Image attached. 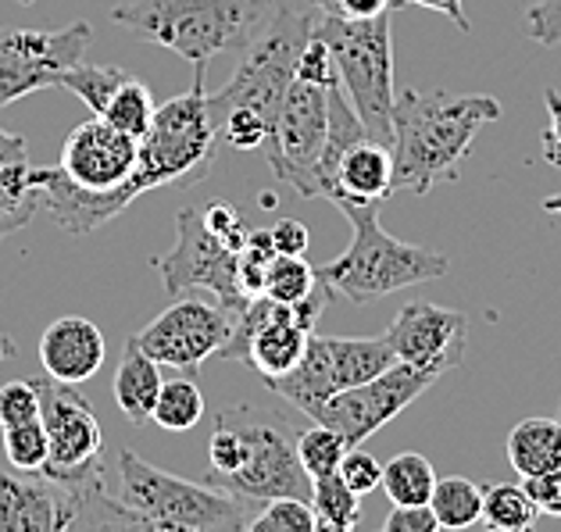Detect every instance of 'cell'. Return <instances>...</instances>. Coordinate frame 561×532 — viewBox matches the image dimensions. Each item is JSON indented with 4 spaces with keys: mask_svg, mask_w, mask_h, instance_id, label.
<instances>
[{
    "mask_svg": "<svg viewBox=\"0 0 561 532\" xmlns=\"http://www.w3.org/2000/svg\"><path fill=\"white\" fill-rule=\"evenodd\" d=\"M479 522L494 532H529L540 522V511L526 494V486L494 483L483 486V514H479Z\"/></svg>",
    "mask_w": 561,
    "mask_h": 532,
    "instance_id": "484cf974",
    "label": "cell"
},
{
    "mask_svg": "<svg viewBox=\"0 0 561 532\" xmlns=\"http://www.w3.org/2000/svg\"><path fill=\"white\" fill-rule=\"evenodd\" d=\"M558 421H561V407H558Z\"/></svg>",
    "mask_w": 561,
    "mask_h": 532,
    "instance_id": "f5cc1de1",
    "label": "cell"
},
{
    "mask_svg": "<svg viewBox=\"0 0 561 532\" xmlns=\"http://www.w3.org/2000/svg\"><path fill=\"white\" fill-rule=\"evenodd\" d=\"M523 486H526V494L533 497V504H537L540 514L561 518V469L540 472V475H526Z\"/></svg>",
    "mask_w": 561,
    "mask_h": 532,
    "instance_id": "7bdbcfd3",
    "label": "cell"
},
{
    "mask_svg": "<svg viewBox=\"0 0 561 532\" xmlns=\"http://www.w3.org/2000/svg\"><path fill=\"white\" fill-rule=\"evenodd\" d=\"M340 211L351 222V247L314 271L347 304L368 308L404 286L436 282L450 271V257L390 236L379 225V204H340Z\"/></svg>",
    "mask_w": 561,
    "mask_h": 532,
    "instance_id": "5b68a950",
    "label": "cell"
},
{
    "mask_svg": "<svg viewBox=\"0 0 561 532\" xmlns=\"http://www.w3.org/2000/svg\"><path fill=\"white\" fill-rule=\"evenodd\" d=\"M204 68L208 65H194V86L186 93L158 104V115L140 140L136 169L118 189L93 194V189L76 186L61 169H36L39 189H44V211L54 225L83 236L118 218L147 189H161L172 183L194 186L208 175L218 132L211 122L208 90H204Z\"/></svg>",
    "mask_w": 561,
    "mask_h": 532,
    "instance_id": "6da1fadb",
    "label": "cell"
},
{
    "mask_svg": "<svg viewBox=\"0 0 561 532\" xmlns=\"http://www.w3.org/2000/svg\"><path fill=\"white\" fill-rule=\"evenodd\" d=\"M19 161H30V143L22 140L19 132L0 129V169H11Z\"/></svg>",
    "mask_w": 561,
    "mask_h": 532,
    "instance_id": "c3c4849f",
    "label": "cell"
},
{
    "mask_svg": "<svg viewBox=\"0 0 561 532\" xmlns=\"http://www.w3.org/2000/svg\"><path fill=\"white\" fill-rule=\"evenodd\" d=\"M294 76H297V79H305V83L336 86V83H340V68H336L333 50L325 47L319 36H308V44L300 47V54H297Z\"/></svg>",
    "mask_w": 561,
    "mask_h": 532,
    "instance_id": "74e56055",
    "label": "cell"
},
{
    "mask_svg": "<svg viewBox=\"0 0 561 532\" xmlns=\"http://www.w3.org/2000/svg\"><path fill=\"white\" fill-rule=\"evenodd\" d=\"M311 11L319 15H333V19H347V22H365L376 15H393V0H308Z\"/></svg>",
    "mask_w": 561,
    "mask_h": 532,
    "instance_id": "b9f144b4",
    "label": "cell"
},
{
    "mask_svg": "<svg viewBox=\"0 0 561 532\" xmlns=\"http://www.w3.org/2000/svg\"><path fill=\"white\" fill-rule=\"evenodd\" d=\"M93 39L90 22L65 30H4L0 33V107L36 90L61 86L65 72L87 58Z\"/></svg>",
    "mask_w": 561,
    "mask_h": 532,
    "instance_id": "5bb4252c",
    "label": "cell"
},
{
    "mask_svg": "<svg viewBox=\"0 0 561 532\" xmlns=\"http://www.w3.org/2000/svg\"><path fill=\"white\" fill-rule=\"evenodd\" d=\"M268 233H272V247H276V254H305L311 243L308 225L300 222V218H279Z\"/></svg>",
    "mask_w": 561,
    "mask_h": 532,
    "instance_id": "bcb514c9",
    "label": "cell"
},
{
    "mask_svg": "<svg viewBox=\"0 0 561 532\" xmlns=\"http://www.w3.org/2000/svg\"><path fill=\"white\" fill-rule=\"evenodd\" d=\"M543 208L551 211V215H558V218H561V197H551V200H543Z\"/></svg>",
    "mask_w": 561,
    "mask_h": 532,
    "instance_id": "f907efd6",
    "label": "cell"
},
{
    "mask_svg": "<svg viewBox=\"0 0 561 532\" xmlns=\"http://www.w3.org/2000/svg\"><path fill=\"white\" fill-rule=\"evenodd\" d=\"M204 418V393L194 379H172V383H161V393L154 401V412H150V421H158V429L165 432H186L194 429Z\"/></svg>",
    "mask_w": 561,
    "mask_h": 532,
    "instance_id": "f1b7e54d",
    "label": "cell"
},
{
    "mask_svg": "<svg viewBox=\"0 0 561 532\" xmlns=\"http://www.w3.org/2000/svg\"><path fill=\"white\" fill-rule=\"evenodd\" d=\"M8 358H15V339H11L8 333H0V365H4Z\"/></svg>",
    "mask_w": 561,
    "mask_h": 532,
    "instance_id": "681fc988",
    "label": "cell"
},
{
    "mask_svg": "<svg viewBox=\"0 0 561 532\" xmlns=\"http://www.w3.org/2000/svg\"><path fill=\"white\" fill-rule=\"evenodd\" d=\"M501 118V101L486 93L401 90L390 118L393 189L426 197L436 183L455 180L476 136Z\"/></svg>",
    "mask_w": 561,
    "mask_h": 532,
    "instance_id": "7a4b0ae2",
    "label": "cell"
},
{
    "mask_svg": "<svg viewBox=\"0 0 561 532\" xmlns=\"http://www.w3.org/2000/svg\"><path fill=\"white\" fill-rule=\"evenodd\" d=\"M136 154H140V140H133L129 132H122L112 122L93 115L90 122H79L65 136L58 169L76 186L93 189V194H107V189H118L133 175Z\"/></svg>",
    "mask_w": 561,
    "mask_h": 532,
    "instance_id": "e0dca14e",
    "label": "cell"
},
{
    "mask_svg": "<svg viewBox=\"0 0 561 532\" xmlns=\"http://www.w3.org/2000/svg\"><path fill=\"white\" fill-rule=\"evenodd\" d=\"M308 504L314 511V522H319V532H351L362 522V497L340 479V472L311 479Z\"/></svg>",
    "mask_w": 561,
    "mask_h": 532,
    "instance_id": "d4e9b609",
    "label": "cell"
},
{
    "mask_svg": "<svg viewBox=\"0 0 561 532\" xmlns=\"http://www.w3.org/2000/svg\"><path fill=\"white\" fill-rule=\"evenodd\" d=\"M526 33L533 44L558 47L561 44V0H537L526 11Z\"/></svg>",
    "mask_w": 561,
    "mask_h": 532,
    "instance_id": "60d3db41",
    "label": "cell"
},
{
    "mask_svg": "<svg viewBox=\"0 0 561 532\" xmlns=\"http://www.w3.org/2000/svg\"><path fill=\"white\" fill-rule=\"evenodd\" d=\"M118 500L140 518V529L237 532L248 529V504L211 483L180 479L147 465L126 447L118 454Z\"/></svg>",
    "mask_w": 561,
    "mask_h": 532,
    "instance_id": "8992f818",
    "label": "cell"
},
{
    "mask_svg": "<svg viewBox=\"0 0 561 532\" xmlns=\"http://www.w3.org/2000/svg\"><path fill=\"white\" fill-rule=\"evenodd\" d=\"M19 4H36V0H19Z\"/></svg>",
    "mask_w": 561,
    "mask_h": 532,
    "instance_id": "816d5d0a",
    "label": "cell"
},
{
    "mask_svg": "<svg viewBox=\"0 0 561 532\" xmlns=\"http://www.w3.org/2000/svg\"><path fill=\"white\" fill-rule=\"evenodd\" d=\"M4 454H8V465L15 472H39V469H44L47 454H50L44 418L4 429Z\"/></svg>",
    "mask_w": 561,
    "mask_h": 532,
    "instance_id": "d590c367",
    "label": "cell"
},
{
    "mask_svg": "<svg viewBox=\"0 0 561 532\" xmlns=\"http://www.w3.org/2000/svg\"><path fill=\"white\" fill-rule=\"evenodd\" d=\"M201 218H204V225H208L229 251H240L243 240H248V233H251V229L243 225V215L232 208V204H226V200L208 204V208L201 211Z\"/></svg>",
    "mask_w": 561,
    "mask_h": 532,
    "instance_id": "ab89813d",
    "label": "cell"
},
{
    "mask_svg": "<svg viewBox=\"0 0 561 532\" xmlns=\"http://www.w3.org/2000/svg\"><path fill=\"white\" fill-rule=\"evenodd\" d=\"M272 257H276L272 233L268 229H251L248 240H243V247L237 251V282L248 300L265 293V276H268Z\"/></svg>",
    "mask_w": 561,
    "mask_h": 532,
    "instance_id": "e575fe53",
    "label": "cell"
},
{
    "mask_svg": "<svg viewBox=\"0 0 561 532\" xmlns=\"http://www.w3.org/2000/svg\"><path fill=\"white\" fill-rule=\"evenodd\" d=\"M336 472H340V479H344L358 497L373 494V489L382 486V461H376L362 447H347V454H344V461H340Z\"/></svg>",
    "mask_w": 561,
    "mask_h": 532,
    "instance_id": "f35d334b",
    "label": "cell"
},
{
    "mask_svg": "<svg viewBox=\"0 0 561 532\" xmlns=\"http://www.w3.org/2000/svg\"><path fill=\"white\" fill-rule=\"evenodd\" d=\"M543 104H547V132H543V161L547 165L561 169V93L554 86L543 90Z\"/></svg>",
    "mask_w": 561,
    "mask_h": 532,
    "instance_id": "f6af8a7d",
    "label": "cell"
},
{
    "mask_svg": "<svg viewBox=\"0 0 561 532\" xmlns=\"http://www.w3.org/2000/svg\"><path fill=\"white\" fill-rule=\"evenodd\" d=\"M311 36V15L279 8L272 22L240 50V65L232 68L229 83L208 93L215 132L232 150L265 147L276 112L294 83L297 54Z\"/></svg>",
    "mask_w": 561,
    "mask_h": 532,
    "instance_id": "3957f363",
    "label": "cell"
},
{
    "mask_svg": "<svg viewBox=\"0 0 561 532\" xmlns=\"http://www.w3.org/2000/svg\"><path fill=\"white\" fill-rule=\"evenodd\" d=\"M390 11L387 15L347 22L333 15H311V36H319L333 50L354 115L362 118L373 140L390 147V118H393V39H390Z\"/></svg>",
    "mask_w": 561,
    "mask_h": 532,
    "instance_id": "52a82bcc",
    "label": "cell"
},
{
    "mask_svg": "<svg viewBox=\"0 0 561 532\" xmlns=\"http://www.w3.org/2000/svg\"><path fill=\"white\" fill-rule=\"evenodd\" d=\"M387 532H436L440 522L430 504H393V511L387 514Z\"/></svg>",
    "mask_w": 561,
    "mask_h": 532,
    "instance_id": "ee69618b",
    "label": "cell"
},
{
    "mask_svg": "<svg viewBox=\"0 0 561 532\" xmlns=\"http://www.w3.org/2000/svg\"><path fill=\"white\" fill-rule=\"evenodd\" d=\"M314 282H319V271L308 265L305 254H276L265 276V297L279 304H297L314 290Z\"/></svg>",
    "mask_w": 561,
    "mask_h": 532,
    "instance_id": "1f68e13d",
    "label": "cell"
},
{
    "mask_svg": "<svg viewBox=\"0 0 561 532\" xmlns=\"http://www.w3.org/2000/svg\"><path fill=\"white\" fill-rule=\"evenodd\" d=\"M39 404H44V429L50 440L47 465L39 475L68 489H87L104 483V432L90 401L72 383L36 379Z\"/></svg>",
    "mask_w": 561,
    "mask_h": 532,
    "instance_id": "30bf717a",
    "label": "cell"
},
{
    "mask_svg": "<svg viewBox=\"0 0 561 532\" xmlns=\"http://www.w3.org/2000/svg\"><path fill=\"white\" fill-rule=\"evenodd\" d=\"M347 454V443L344 436L333 432L330 426H308L305 432H297V458H300V469H305L311 479L319 475H330L340 469V461Z\"/></svg>",
    "mask_w": 561,
    "mask_h": 532,
    "instance_id": "d6a6232c",
    "label": "cell"
},
{
    "mask_svg": "<svg viewBox=\"0 0 561 532\" xmlns=\"http://www.w3.org/2000/svg\"><path fill=\"white\" fill-rule=\"evenodd\" d=\"M39 415H44V404H39L36 379H11V383L0 386V429L25 426Z\"/></svg>",
    "mask_w": 561,
    "mask_h": 532,
    "instance_id": "8d00e7d4",
    "label": "cell"
},
{
    "mask_svg": "<svg viewBox=\"0 0 561 532\" xmlns=\"http://www.w3.org/2000/svg\"><path fill=\"white\" fill-rule=\"evenodd\" d=\"M276 11V0H126L112 8V22L190 65H208L218 54H240Z\"/></svg>",
    "mask_w": 561,
    "mask_h": 532,
    "instance_id": "277c9868",
    "label": "cell"
},
{
    "mask_svg": "<svg viewBox=\"0 0 561 532\" xmlns=\"http://www.w3.org/2000/svg\"><path fill=\"white\" fill-rule=\"evenodd\" d=\"M154 268L172 300L183 297L186 290H208L218 297V304H222L232 319L248 304V297H243L237 282V251H229L226 243L204 225L197 208H183L175 215V247L169 254L154 257Z\"/></svg>",
    "mask_w": 561,
    "mask_h": 532,
    "instance_id": "7c38bea8",
    "label": "cell"
},
{
    "mask_svg": "<svg viewBox=\"0 0 561 532\" xmlns=\"http://www.w3.org/2000/svg\"><path fill=\"white\" fill-rule=\"evenodd\" d=\"M39 208H44V189L36 180V165L19 161L0 169V243L30 225Z\"/></svg>",
    "mask_w": 561,
    "mask_h": 532,
    "instance_id": "cb8c5ba5",
    "label": "cell"
},
{
    "mask_svg": "<svg viewBox=\"0 0 561 532\" xmlns=\"http://www.w3.org/2000/svg\"><path fill=\"white\" fill-rule=\"evenodd\" d=\"M508 465L523 475H540L561 469V421L558 418H523L508 432Z\"/></svg>",
    "mask_w": 561,
    "mask_h": 532,
    "instance_id": "603a6c76",
    "label": "cell"
},
{
    "mask_svg": "<svg viewBox=\"0 0 561 532\" xmlns=\"http://www.w3.org/2000/svg\"><path fill=\"white\" fill-rule=\"evenodd\" d=\"M433 486L436 469L415 450H404L382 465V489H387L390 504H430Z\"/></svg>",
    "mask_w": 561,
    "mask_h": 532,
    "instance_id": "83f0119b",
    "label": "cell"
},
{
    "mask_svg": "<svg viewBox=\"0 0 561 532\" xmlns=\"http://www.w3.org/2000/svg\"><path fill=\"white\" fill-rule=\"evenodd\" d=\"M336 293L322 279L314 282V290L297 300V304H279L272 297H251L237 319H232V333L215 358L248 365L251 372L272 383V379L286 375L290 368L305 358L308 336L314 333V322L325 311Z\"/></svg>",
    "mask_w": 561,
    "mask_h": 532,
    "instance_id": "ba28073f",
    "label": "cell"
},
{
    "mask_svg": "<svg viewBox=\"0 0 561 532\" xmlns=\"http://www.w3.org/2000/svg\"><path fill=\"white\" fill-rule=\"evenodd\" d=\"M325 350H330L333 393L362 386L397 361L387 336H325Z\"/></svg>",
    "mask_w": 561,
    "mask_h": 532,
    "instance_id": "7402d4cb",
    "label": "cell"
},
{
    "mask_svg": "<svg viewBox=\"0 0 561 532\" xmlns=\"http://www.w3.org/2000/svg\"><path fill=\"white\" fill-rule=\"evenodd\" d=\"M161 383H165V379H161V365L140 347V339L129 336L126 350H122L115 383H112L115 404H118V412L126 415L129 426H147L150 421Z\"/></svg>",
    "mask_w": 561,
    "mask_h": 532,
    "instance_id": "44dd1931",
    "label": "cell"
},
{
    "mask_svg": "<svg viewBox=\"0 0 561 532\" xmlns=\"http://www.w3.org/2000/svg\"><path fill=\"white\" fill-rule=\"evenodd\" d=\"M393 347L397 361L430 368L436 375H447L465 358V344H469V319L461 311H450L430 300H412L397 311L390 329L382 333Z\"/></svg>",
    "mask_w": 561,
    "mask_h": 532,
    "instance_id": "2e32d148",
    "label": "cell"
},
{
    "mask_svg": "<svg viewBox=\"0 0 561 532\" xmlns=\"http://www.w3.org/2000/svg\"><path fill=\"white\" fill-rule=\"evenodd\" d=\"M243 440V461L232 475L211 479V486L240 497L243 504H265L272 497H311V475L300 469L297 432L290 421L254 404L222 407Z\"/></svg>",
    "mask_w": 561,
    "mask_h": 532,
    "instance_id": "9c48e42d",
    "label": "cell"
},
{
    "mask_svg": "<svg viewBox=\"0 0 561 532\" xmlns=\"http://www.w3.org/2000/svg\"><path fill=\"white\" fill-rule=\"evenodd\" d=\"M330 140V86L294 79L268 129V165L297 197H311V175Z\"/></svg>",
    "mask_w": 561,
    "mask_h": 532,
    "instance_id": "4fadbf2b",
    "label": "cell"
},
{
    "mask_svg": "<svg viewBox=\"0 0 561 532\" xmlns=\"http://www.w3.org/2000/svg\"><path fill=\"white\" fill-rule=\"evenodd\" d=\"M126 79H129V72H122L118 65H90L83 58L79 65L68 68L65 79H61V86L72 90L76 97L83 101L93 115H104L107 101L115 97V90L126 83Z\"/></svg>",
    "mask_w": 561,
    "mask_h": 532,
    "instance_id": "4dcf8cb0",
    "label": "cell"
},
{
    "mask_svg": "<svg viewBox=\"0 0 561 532\" xmlns=\"http://www.w3.org/2000/svg\"><path fill=\"white\" fill-rule=\"evenodd\" d=\"M229 333L232 315L222 304L175 297V304H169L154 322H147L136 339L158 365H169L175 372H197L204 361L215 358Z\"/></svg>",
    "mask_w": 561,
    "mask_h": 532,
    "instance_id": "9a60e30c",
    "label": "cell"
},
{
    "mask_svg": "<svg viewBox=\"0 0 561 532\" xmlns=\"http://www.w3.org/2000/svg\"><path fill=\"white\" fill-rule=\"evenodd\" d=\"M248 532H319V522H314V511L308 500L272 497L248 522Z\"/></svg>",
    "mask_w": 561,
    "mask_h": 532,
    "instance_id": "836d02e7",
    "label": "cell"
},
{
    "mask_svg": "<svg viewBox=\"0 0 561 532\" xmlns=\"http://www.w3.org/2000/svg\"><path fill=\"white\" fill-rule=\"evenodd\" d=\"M76 489L39 472L8 475L0 469V532H68L76 529Z\"/></svg>",
    "mask_w": 561,
    "mask_h": 532,
    "instance_id": "ac0fdd59",
    "label": "cell"
},
{
    "mask_svg": "<svg viewBox=\"0 0 561 532\" xmlns=\"http://www.w3.org/2000/svg\"><path fill=\"white\" fill-rule=\"evenodd\" d=\"M430 508L440 529H469L483 514V486L465 479V475H436Z\"/></svg>",
    "mask_w": 561,
    "mask_h": 532,
    "instance_id": "4316f807",
    "label": "cell"
},
{
    "mask_svg": "<svg viewBox=\"0 0 561 532\" xmlns=\"http://www.w3.org/2000/svg\"><path fill=\"white\" fill-rule=\"evenodd\" d=\"M158 115V101H154V93H150L147 83H140V79H126L118 90H115V97L107 101L104 107V122H112L115 129L122 132H129L133 140H144V132L150 129V122H154Z\"/></svg>",
    "mask_w": 561,
    "mask_h": 532,
    "instance_id": "f546056e",
    "label": "cell"
},
{
    "mask_svg": "<svg viewBox=\"0 0 561 532\" xmlns=\"http://www.w3.org/2000/svg\"><path fill=\"white\" fill-rule=\"evenodd\" d=\"M412 4L415 8H430V11H436V15L450 19L461 33H472V22L465 19V4H461V0H393V11L412 8Z\"/></svg>",
    "mask_w": 561,
    "mask_h": 532,
    "instance_id": "7dc6e473",
    "label": "cell"
},
{
    "mask_svg": "<svg viewBox=\"0 0 561 532\" xmlns=\"http://www.w3.org/2000/svg\"><path fill=\"white\" fill-rule=\"evenodd\" d=\"M107 344L101 325L83 315H65L50 322L39 336V361H44V372L58 383H87L101 372Z\"/></svg>",
    "mask_w": 561,
    "mask_h": 532,
    "instance_id": "d6986e66",
    "label": "cell"
},
{
    "mask_svg": "<svg viewBox=\"0 0 561 532\" xmlns=\"http://www.w3.org/2000/svg\"><path fill=\"white\" fill-rule=\"evenodd\" d=\"M444 375L430 372V368L393 361L387 372H379L368 383L340 390L322 404H314L305 418L319 421V426H330L333 432L344 436L347 447H362L368 436L379 432L387 421H393L408 404H415Z\"/></svg>",
    "mask_w": 561,
    "mask_h": 532,
    "instance_id": "8fae6325",
    "label": "cell"
},
{
    "mask_svg": "<svg viewBox=\"0 0 561 532\" xmlns=\"http://www.w3.org/2000/svg\"><path fill=\"white\" fill-rule=\"evenodd\" d=\"M393 194V158L390 147L362 136L333 165V194L330 204H382Z\"/></svg>",
    "mask_w": 561,
    "mask_h": 532,
    "instance_id": "ffe728a7",
    "label": "cell"
}]
</instances>
